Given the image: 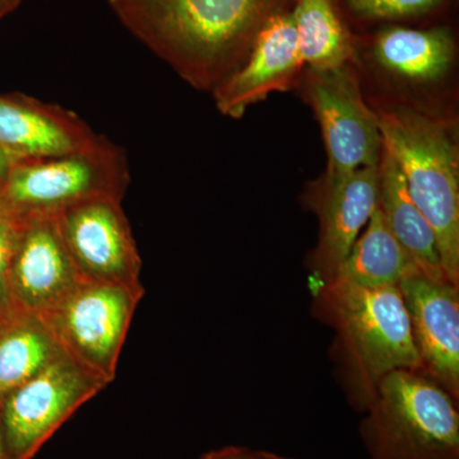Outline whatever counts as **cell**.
<instances>
[{"mask_svg":"<svg viewBox=\"0 0 459 459\" xmlns=\"http://www.w3.org/2000/svg\"><path fill=\"white\" fill-rule=\"evenodd\" d=\"M134 38L198 91L213 92L294 0H108Z\"/></svg>","mask_w":459,"mask_h":459,"instance_id":"1","label":"cell"},{"mask_svg":"<svg viewBox=\"0 0 459 459\" xmlns=\"http://www.w3.org/2000/svg\"><path fill=\"white\" fill-rule=\"evenodd\" d=\"M312 291L314 314L336 332L334 360L356 409L365 412L377 385L394 371H420L400 287H368L334 279Z\"/></svg>","mask_w":459,"mask_h":459,"instance_id":"2","label":"cell"},{"mask_svg":"<svg viewBox=\"0 0 459 459\" xmlns=\"http://www.w3.org/2000/svg\"><path fill=\"white\" fill-rule=\"evenodd\" d=\"M383 148L433 229L446 280L459 286V152L448 120L394 105L376 111Z\"/></svg>","mask_w":459,"mask_h":459,"instance_id":"3","label":"cell"},{"mask_svg":"<svg viewBox=\"0 0 459 459\" xmlns=\"http://www.w3.org/2000/svg\"><path fill=\"white\" fill-rule=\"evenodd\" d=\"M457 402L421 371L389 374L361 424L370 459H459Z\"/></svg>","mask_w":459,"mask_h":459,"instance_id":"4","label":"cell"},{"mask_svg":"<svg viewBox=\"0 0 459 459\" xmlns=\"http://www.w3.org/2000/svg\"><path fill=\"white\" fill-rule=\"evenodd\" d=\"M129 181L126 151L98 135L89 146L65 155L13 161L0 184V211L25 220L54 216L92 198L123 201Z\"/></svg>","mask_w":459,"mask_h":459,"instance_id":"5","label":"cell"},{"mask_svg":"<svg viewBox=\"0 0 459 459\" xmlns=\"http://www.w3.org/2000/svg\"><path fill=\"white\" fill-rule=\"evenodd\" d=\"M107 385L104 379L60 352L0 401L9 458H35L57 429Z\"/></svg>","mask_w":459,"mask_h":459,"instance_id":"6","label":"cell"},{"mask_svg":"<svg viewBox=\"0 0 459 459\" xmlns=\"http://www.w3.org/2000/svg\"><path fill=\"white\" fill-rule=\"evenodd\" d=\"M143 295L144 290L81 283L41 319L65 355L108 385L117 377L120 352Z\"/></svg>","mask_w":459,"mask_h":459,"instance_id":"7","label":"cell"},{"mask_svg":"<svg viewBox=\"0 0 459 459\" xmlns=\"http://www.w3.org/2000/svg\"><path fill=\"white\" fill-rule=\"evenodd\" d=\"M322 129L331 177L377 166L383 152L376 111L362 98L355 65L304 69L298 89Z\"/></svg>","mask_w":459,"mask_h":459,"instance_id":"8","label":"cell"},{"mask_svg":"<svg viewBox=\"0 0 459 459\" xmlns=\"http://www.w3.org/2000/svg\"><path fill=\"white\" fill-rule=\"evenodd\" d=\"M54 219L83 283L144 290L140 252L122 199H89L59 211Z\"/></svg>","mask_w":459,"mask_h":459,"instance_id":"9","label":"cell"},{"mask_svg":"<svg viewBox=\"0 0 459 459\" xmlns=\"http://www.w3.org/2000/svg\"><path fill=\"white\" fill-rule=\"evenodd\" d=\"M379 165L350 174H323L310 184L307 204L319 221L318 243L310 255L312 287L336 277L361 230L377 207Z\"/></svg>","mask_w":459,"mask_h":459,"instance_id":"10","label":"cell"},{"mask_svg":"<svg viewBox=\"0 0 459 459\" xmlns=\"http://www.w3.org/2000/svg\"><path fill=\"white\" fill-rule=\"evenodd\" d=\"M291 9L276 14L255 39L246 62L213 91L217 110L241 119L271 93L298 89L304 74Z\"/></svg>","mask_w":459,"mask_h":459,"instance_id":"11","label":"cell"},{"mask_svg":"<svg viewBox=\"0 0 459 459\" xmlns=\"http://www.w3.org/2000/svg\"><path fill=\"white\" fill-rule=\"evenodd\" d=\"M20 221L8 274L9 301L41 316L83 282L66 252L54 216Z\"/></svg>","mask_w":459,"mask_h":459,"instance_id":"12","label":"cell"},{"mask_svg":"<svg viewBox=\"0 0 459 459\" xmlns=\"http://www.w3.org/2000/svg\"><path fill=\"white\" fill-rule=\"evenodd\" d=\"M420 371L459 398V287L418 273L400 283Z\"/></svg>","mask_w":459,"mask_h":459,"instance_id":"13","label":"cell"},{"mask_svg":"<svg viewBox=\"0 0 459 459\" xmlns=\"http://www.w3.org/2000/svg\"><path fill=\"white\" fill-rule=\"evenodd\" d=\"M96 138L74 111L22 93L0 95V148L12 161L65 155Z\"/></svg>","mask_w":459,"mask_h":459,"instance_id":"14","label":"cell"},{"mask_svg":"<svg viewBox=\"0 0 459 459\" xmlns=\"http://www.w3.org/2000/svg\"><path fill=\"white\" fill-rule=\"evenodd\" d=\"M370 62L394 80L427 86L442 81L457 57V39L451 26L377 27L368 36Z\"/></svg>","mask_w":459,"mask_h":459,"instance_id":"15","label":"cell"},{"mask_svg":"<svg viewBox=\"0 0 459 459\" xmlns=\"http://www.w3.org/2000/svg\"><path fill=\"white\" fill-rule=\"evenodd\" d=\"M377 169V207L382 211L392 234L409 253L421 274L435 281H448L440 263L433 229L411 198L401 169L385 148Z\"/></svg>","mask_w":459,"mask_h":459,"instance_id":"16","label":"cell"},{"mask_svg":"<svg viewBox=\"0 0 459 459\" xmlns=\"http://www.w3.org/2000/svg\"><path fill=\"white\" fill-rule=\"evenodd\" d=\"M60 352L40 316L13 303L0 307V401Z\"/></svg>","mask_w":459,"mask_h":459,"instance_id":"17","label":"cell"},{"mask_svg":"<svg viewBox=\"0 0 459 459\" xmlns=\"http://www.w3.org/2000/svg\"><path fill=\"white\" fill-rule=\"evenodd\" d=\"M291 12L305 68L327 71L358 63V38L338 0H294Z\"/></svg>","mask_w":459,"mask_h":459,"instance_id":"18","label":"cell"},{"mask_svg":"<svg viewBox=\"0 0 459 459\" xmlns=\"http://www.w3.org/2000/svg\"><path fill=\"white\" fill-rule=\"evenodd\" d=\"M418 273H421L418 265L377 207L334 279L368 287L400 286L402 281Z\"/></svg>","mask_w":459,"mask_h":459,"instance_id":"19","label":"cell"},{"mask_svg":"<svg viewBox=\"0 0 459 459\" xmlns=\"http://www.w3.org/2000/svg\"><path fill=\"white\" fill-rule=\"evenodd\" d=\"M449 0H338L347 22L394 25L431 16Z\"/></svg>","mask_w":459,"mask_h":459,"instance_id":"20","label":"cell"},{"mask_svg":"<svg viewBox=\"0 0 459 459\" xmlns=\"http://www.w3.org/2000/svg\"><path fill=\"white\" fill-rule=\"evenodd\" d=\"M21 221L0 211V307L11 303L8 294V274L16 250Z\"/></svg>","mask_w":459,"mask_h":459,"instance_id":"21","label":"cell"},{"mask_svg":"<svg viewBox=\"0 0 459 459\" xmlns=\"http://www.w3.org/2000/svg\"><path fill=\"white\" fill-rule=\"evenodd\" d=\"M255 453L246 446H229L204 453L201 459H255Z\"/></svg>","mask_w":459,"mask_h":459,"instance_id":"22","label":"cell"},{"mask_svg":"<svg viewBox=\"0 0 459 459\" xmlns=\"http://www.w3.org/2000/svg\"><path fill=\"white\" fill-rule=\"evenodd\" d=\"M22 0H0V21L13 13L20 7Z\"/></svg>","mask_w":459,"mask_h":459,"instance_id":"23","label":"cell"},{"mask_svg":"<svg viewBox=\"0 0 459 459\" xmlns=\"http://www.w3.org/2000/svg\"><path fill=\"white\" fill-rule=\"evenodd\" d=\"M12 164H13V161H12L11 157L0 148V184L7 178Z\"/></svg>","mask_w":459,"mask_h":459,"instance_id":"24","label":"cell"},{"mask_svg":"<svg viewBox=\"0 0 459 459\" xmlns=\"http://www.w3.org/2000/svg\"><path fill=\"white\" fill-rule=\"evenodd\" d=\"M255 459H294L289 457H283V455H277V453H272L267 451H256Z\"/></svg>","mask_w":459,"mask_h":459,"instance_id":"25","label":"cell"},{"mask_svg":"<svg viewBox=\"0 0 459 459\" xmlns=\"http://www.w3.org/2000/svg\"><path fill=\"white\" fill-rule=\"evenodd\" d=\"M0 459H11L5 446L4 437H3L2 422H0Z\"/></svg>","mask_w":459,"mask_h":459,"instance_id":"26","label":"cell"}]
</instances>
